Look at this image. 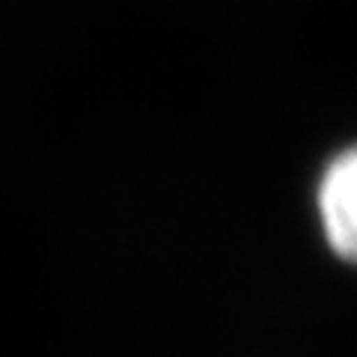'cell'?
I'll use <instances>...</instances> for the list:
<instances>
[{
  "label": "cell",
  "instance_id": "obj_1",
  "mask_svg": "<svg viewBox=\"0 0 357 357\" xmlns=\"http://www.w3.org/2000/svg\"><path fill=\"white\" fill-rule=\"evenodd\" d=\"M316 215L331 253L345 265L357 253V155L354 146L340 149L325 164L316 182Z\"/></svg>",
  "mask_w": 357,
  "mask_h": 357
}]
</instances>
